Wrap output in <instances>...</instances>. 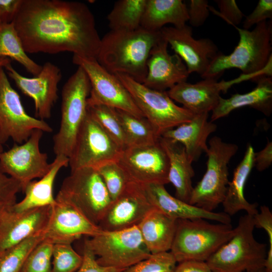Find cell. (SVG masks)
Returning <instances> with one entry per match:
<instances>
[{
  "mask_svg": "<svg viewBox=\"0 0 272 272\" xmlns=\"http://www.w3.org/2000/svg\"><path fill=\"white\" fill-rule=\"evenodd\" d=\"M90 91L89 78L84 69L78 66L61 91L60 127L53 138V152L56 156L70 157L79 130L88 113L87 100Z\"/></svg>",
  "mask_w": 272,
  "mask_h": 272,
  "instance_id": "obj_6",
  "label": "cell"
},
{
  "mask_svg": "<svg viewBox=\"0 0 272 272\" xmlns=\"http://www.w3.org/2000/svg\"><path fill=\"white\" fill-rule=\"evenodd\" d=\"M69 158L56 156L51 163L49 171L38 181H31L23 191L24 197L16 202L10 209L16 213L29 210L52 206L55 202L53 195V187L55 178L59 170L69 166Z\"/></svg>",
  "mask_w": 272,
  "mask_h": 272,
  "instance_id": "obj_28",
  "label": "cell"
},
{
  "mask_svg": "<svg viewBox=\"0 0 272 272\" xmlns=\"http://www.w3.org/2000/svg\"><path fill=\"white\" fill-rule=\"evenodd\" d=\"M160 32L175 54L185 61L189 74L196 73L201 77L220 53L218 47L210 39H194L191 28L187 25L179 28L164 26Z\"/></svg>",
  "mask_w": 272,
  "mask_h": 272,
  "instance_id": "obj_18",
  "label": "cell"
},
{
  "mask_svg": "<svg viewBox=\"0 0 272 272\" xmlns=\"http://www.w3.org/2000/svg\"><path fill=\"white\" fill-rule=\"evenodd\" d=\"M84 245L97 257L100 265L124 270L151 254L138 226L120 231L101 230L85 239Z\"/></svg>",
  "mask_w": 272,
  "mask_h": 272,
  "instance_id": "obj_10",
  "label": "cell"
},
{
  "mask_svg": "<svg viewBox=\"0 0 272 272\" xmlns=\"http://www.w3.org/2000/svg\"><path fill=\"white\" fill-rule=\"evenodd\" d=\"M238 150L237 145L226 143L215 136L209 142L207 170L193 187L190 205L213 212L222 204L229 180L228 164Z\"/></svg>",
  "mask_w": 272,
  "mask_h": 272,
  "instance_id": "obj_7",
  "label": "cell"
},
{
  "mask_svg": "<svg viewBox=\"0 0 272 272\" xmlns=\"http://www.w3.org/2000/svg\"><path fill=\"white\" fill-rule=\"evenodd\" d=\"M254 227L263 229L268 236L269 248L267 251L266 258H272V213L269 208L266 206L260 207L259 212L253 216Z\"/></svg>",
  "mask_w": 272,
  "mask_h": 272,
  "instance_id": "obj_44",
  "label": "cell"
},
{
  "mask_svg": "<svg viewBox=\"0 0 272 272\" xmlns=\"http://www.w3.org/2000/svg\"><path fill=\"white\" fill-rule=\"evenodd\" d=\"M12 23L27 53L71 52L97 59L101 38L84 3L23 0Z\"/></svg>",
  "mask_w": 272,
  "mask_h": 272,
  "instance_id": "obj_1",
  "label": "cell"
},
{
  "mask_svg": "<svg viewBox=\"0 0 272 272\" xmlns=\"http://www.w3.org/2000/svg\"><path fill=\"white\" fill-rule=\"evenodd\" d=\"M73 62L83 68L89 78L91 91L88 106L104 105L144 117L117 76L106 71L96 59L73 55Z\"/></svg>",
  "mask_w": 272,
  "mask_h": 272,
  "instance_id": "obj_12",
  "label": "cell"
},
{
  "mask_svg": "<svg viewBox=\"0 0 272 272\" xmlns=\"http://www.w3.org/2000/svg\"><path fill=\"white\" fill-rule=\"evenodd\" d=\"M210 6L207 0H190L187 7L190 24L195 27L202 26L210 15Z\"/></svg>",
  "mask_w": 272,
  "mask_h": 272,
  "instance_id": "obj_43",
  "label": "cell"
},
{
  "mask_svg": "<svg viewBox=\"0 0 272 272\" xmlns=\"http://www.w3.org/2000/svg\"><path fill=\"white\" fill-rule=\"evenodd\" d=\"M3 146H2V144L0 142V155H1V154L3 152Z\"/></svg>",
  "mask_w": 272,
  "mask_h": 272,
  "instance_id": "obj_52",
  "label": "cell"
},
{
  "mask_svg": "<svg viewBox=\"0 0 272 272\" xmlns=\"http://www.w3.org/2000/svg\"><path fill=\"white\" fill-rule=\"evenodd\" d=\"M159 141L169 159L168 180L175 188V197L189 203L193 188L192 178L194 176V171L192 162L181 144L161 136Z\"/></svg>",
  "mask_w": 272,
  "mask_h": 272,
  "instance_id": "obj_26",
  "label": "cell"
},
{
  "mask_svg": "<svg viewBox=\"0 0 272 272\" xmlns=\"http://www.w3.org/2000/svg\"><path fill=\"white\" fill-rule=\"evenodd\" d=\"M88 112L122 150L127 147L116 109L104 105L88 106Z\"/></svg>",
  "mask_w": 272,
  "mask_h": 272,
  "instance_id": "obj_34",
  "label": "cell"
},
{
  "mask_svg": "<svg viewBox=\"0 0 272 272\" xmlns=\"http://www.w3.org/2000/svg\"><path fill=\"white\" fill-rule=\"evenodd\" d=\"M35 129L51 132L52 128L44 120L26 112L20 96L11 86L4 67L0 68V142L3 144L11 138L22 144Z\"/></svg>",
  "mask_w": 272,
  "mask_h": 272,
  "instance_id": "obj_13",
  "label": "cell"
},
{
  "mask_svg": "<svg viewBox=\"0 0 272 272\" xmlns=\"http://www.w3.org/2000/svg\"><path fill=\"white\" fill-rule=\"evenodd\" d=\"M121 151L88 112L69 157V165L71 171L85 167L97 169L107 162L116 161Z\"/></svg>",
  "mask_w": 272,
  "mask_h": 272,
  "instance_id": "obj_11",
  "label": "cell"
},
{
  "mask_svg": "<svg viewBox=\"0 0 272 272\" xmlns=\"http://www.w3.org/2000/svg\"><path fill=\"white\" fill-rule=\"evenodd\" d=\"M272 163V143L267 141L265 147L254 153V166L259 172L267 169Z\"/></svg>",
  "mask_w": 272,
  "mask_h": 272,
  "instance_id": "obj_47",
  "label": "cell"
},
{
  "mask_svg": "<svg viewBox=\"0 0 272 272\" xmlns=\"http://www.w3.org/2000/svg\"><path fill=\"white\" fill-rule=\"evenodd\" d=\"M116 110L126 137L127 147L151 144L159 141L160 136L145 117H138Z\"/></svg>",
  "mask_w": 272,
  "mask_h": 272,
  "instance_id": "obj_33",
  "label": "cell"
},
{
  "mask_svg": "<svg viewBox=\"0 0 272 272\" xmlns=\"http://www.w3.org/2000/svg\"><path fill=\"white\" fill-rule=\"evenodd\" d=\"M234 233L231 224H212L203 219L177 220L170 252L178 263L207 261Z\"/></svg>",
  "mask_w": 272,
  "mask_h": 272,
  "instance_id": "obj_4",
  "label": "cell"
},
{
  "mask_svg": "<svg viewBox=\"0 0 272 272\" xmlns=\"http://www.w3.org/2000/svg\"><path fill=\"white\" fill-rule=\"evenodd\" d=\"M252 216H241L232 237L206 261L213 272H244L263 267L266 246L254 238Z\"/></svg>",
  "mask_w": 272,
  "mask_h": 272,
  "instance_id": "obj_5",
  "label": "cell"
},
{
  "mask_svg": "<svg viewBox=\"0 0 272 272\" xmlns=\"http://www.w3.org/2000/svg\"><path fill=\"white\" fill-rule=\"evenodd\" d=\"M154 207L141 185L130 182L123 192L112 200L98 226L115 231L137 227Z\"/></svg>",
  "mask_w": 272,
  "mask_h": 272,
  "instance_id": "obj_19",
  "label": "cell"
},
{
  "mask_svg": "<svg viewBox=\"0 0 272 272\" xmlns=\"http://www.w3.org/2000/svg\"><path fill=\"white\" fill-rule=\"evenodd\" d=\"M12 60L8 57H0V68L5 67L7 65L11 63Z\"/></svg>",
  "mask_w": 272,
  "mask_h": 272,
  "instance_id": "obj_50",
  "label": "cell"
},
{
  "mask_svg": "<svg viewBox=\"0 0 272 272\" xmlns=\"http://www.w3.org/2000/svg\"><path fill=\"white\" fill-rule=\"evenodd\" d=\"M188 20L187 7L181 0H147L141 27L159 31L167 24L183 27Z\"/></svg>",
  "mask_w": 272,
  "mask_h": 272,
  "instance_id": "obj_30",
  "label": "cell"
},
{
  "mask_svg": "<svg viewBox=\"0 0 272 272\" xmlns=\"http://www.w3.org/2000/svg\"><path fill=\"white\" fill-rule=\"evenodd\" d=\"M43 133L41 130L35 129L27 141L15 144L0 155V171L18 181L23 192L28 183L42 177L51 168L47 154L40 150Z\"/></svg>",
  "mask_w": 272,
  "mask_h": 272,
  "instance_id": "obj_14",
  "label": "cell"
},
{
  "mask_svg": "<svg viewBox=\"0 0 272 272\" xmlns=\"http://www.w3.org/2000/svg\"><path fill=\"white\" fill-rule=\"evenodd\" d=\"M147 0H119L107 16L112 31H132L141 28Z\"/></svg>",
  "mask_w": 272,
  "mask_h": 272,
  "instance_id": "obj_32",
  "label": "cell"
},
{
  "mask_svg": "<svg viewBox=\"0 0 272 272\" xmlns=\"http://www.w3.org/2000/svg\"><path fill=\"white\" fill-rule=\"evenodd\" d=\"M141 185L151 205L174 219H203L221 223H231L230 216L225 213L206 211L182 201L172 196L166 189L165 185L152 183Z\"/></svg>",
  "mask_w": 272,
  "mask_h": 272,
  "instance_id": "obj_23",
  "label": "cell"
},
{
  "mask_svg": "<svg viewBox=\"0 0 272 272\" xmlns=\"http://www.w3.org/2000/svg\"><path fill=\"white\" fill-rule=\"evenodd\" d=\"M43 233L34 235L0 253V272H22L31 251L44 239Z\"/></svg>",
  "mask_w": 272,
  "mask_h": 272,
  "instance_id": "obj_35",
  "label": "cell"
},
{
  "mask_svg": "<svg viewBox=\"0 0 272 272\" xmlns=\"http://www.w3.org/2000/svg\"><path fill=\"white\" fill-rule=\"evenodd\" d=\"M53 244L40 242L28 256L22 272H51Z\"/></svg>",
  "mask_w": 272,
  "mask_h": 272,
  "instance_id": "obj_38",
  "label": "cell"
},
{
  "mask_svg": "<svg viewBox=\"0 0 272 272\" xmlns=\"http://www.w3.org/2000/svg\"><path fill=\"white\" fill-rule=\"evenodd\" d=\"M4 68L22 92L33 99L36 116L41 120L49 118L58 98V85L62 77L60 69L46 62L36 76L27 78L19 74L11 63Z\"/></svg>",
  "mask_w": 272,
  "mask_h": 272,
  "instance_id": "obj_17",
  "label": "cell"
},
{
  "mask_svg": "<svg viewBox=\"0 0 272 272\" xmlns=\"http://www.w3.org/2000/svg\"><path fill=\"white\" fill-rule=\"evenodd\" d=\"M254 81L256 86L249 92L233 94L227 99L220 97L218 104L212 110L211 121L214 122L243 107L252 108L270 116L272 112V78L261 76Z\"/></svg>",
  "mask_w": 272,
  "mask_h": 272,
  "instance_id": "obj_25",
  "label": "cell"
},
{
  "mask_svg": "<svg viewBox=\"0 0 272 272\" xmlns=\"http://www.w3.org/2000/svg\"><path fill=\"white\" fill-rule=\"evenodd\" d=\"M176 262L170 252L151 254L123 272H172Z\"/></svg>",
  "mask_w": 272,
  "mask_h": 272,
  "instance_id": "obj_39",
  "label": "cell"
},
{
  "mask_svg": "<svg viewBox=\"0 0 272 272\" xmlns=\"http://www.w3.org/2000/svg\"><path fill=\"white\" fill-rule=\"evenodd\" d=\"M272 18V1L259 0L251 13L245 17L243 29L248 30L266 19Z\"/></svg>",
  "mask_w": 272,
  "mask_h": 272,
  "instance_id": "obj_42",
  "label": "cell"
},
{
  "mask_svg": "<svg viewBox=\"0 0 272 272\" xmlns=\"http://www.w3.org/2000/svg\"><path fill=\"white\" fill-rule=\"evenodd\" d=\"M267 72L244 75L230 81L218 82V77L205 78L195 84L183 82L176 84L167 92L169 96L194 114L209 113L218 104L220 93H226L231 86L243 81H254Z\"/></svg>",
  "mask_w": 272,
  "mask_h": 272,
  "instance_id": "obj_16",
  "label": "cell"
},
{
  "mask_svg": "<svg viewBox=\"0 0 272 272\" xmlns=\"http://www.w3.org/2000/svg\"><path fill=\"white\" fill-rule=\"evenodd\" d=\"M55 199L71 204L97 226L112 201L101 177L91 167L71 171Z\"/></svg>",
  "mask_w": 272,
  "mask_h": 272,
  "instance_id": "obj_8",
  "label": "cell"
},
{
  "mask_svg": "<svg viewBox=\"0 0 272 272\" xmlns=\"http://www.w3.org/2000/svg\"><path fill=\"white\" fill-rule=\"evenodd\" d=\"M115 75L159 136L168 130L190 121L195 115L175 104L167 91L147 87L124 74Z\"/></svg>",
  "mask_w": 272,
  "mask_h": 272,
  "instance_id": "obj_9",
  "label": "cell"
},
{
  "mask_svg": "<svg viewBox=\"0 0 272 272\" xmlns=\"http://www.w3.org/2000/svg\"><path fill=\"white\" fill-rule=\"evenodd\" d=\"M20 191L22 186L18 181L0 171V202L13 206Z\"/></svg>",
  "mask_w": 272,
  "mask_h": 272,
  "instance_id": "obj_41",
  "label": "cell"
},
{
  "mask_svg": "<svg viewBox=\"0 0 272 272\" xmlns=\"http://www.w3.org/2000/svg\"><path fill=\"white\" fill-rule=\"evenodd\" d=\"M101 230L74 206L55 200L43 233V240L53 244H72L83 236H95Z\"/></svg>",
  "mask_w": 272,
  "mask_h": 272,
  "instance_id": "obj_20",
  "label": "cell"
},
{
  "mask_svg": "<svg viewBox=\"0 0 272 272\" xmlns=\"http://www.w3.org/2000/svg\"><path fill=\"white\" fill-rule=\"evenodd\" d=\"M177 220L154 208L138 226L142 239L151 254L170 250Z\"/></svg>",
  "mask_w": 272,
  "mask_h": 272,
  "instance_id": "obj_27",
  "label": "cell"
},
{
  "mask_svg": "<svg viewBox=\"0 0 272 272\" xmlns=\"http://www.w3.org/2000/svg\"><path fill=\"white\" fill-rule=\"evenodd\" d=\"M245 272H264V268L263 267L258 268H256V269H252L250 270H248Z\"/></svg>",
  "mask_w": 272,
  "mask_h": 272,
  "instance_id": "obj_51",
  "label": "cell"
},
{
  "mask_svg": "<svg viewBox=\"0 0 272 272\" xmlns=\"http://www.w3.org/2000/svg\"><path fill=\"white\" fill-rule=\"evenodd\" d=\"M12 206L5 203L0 202V223L7 212L10 210Z\"/></svg>",
  "mask_w": 272,
  "mask_h": 272,
  "instance_id": "obj_49",
  "label": "cell"
},
{
  "mask_svg": "<svg viewBox=\"0 0 272 272\" xmlns=\"http://www.w3.org/2000/svg\"><path fill=\"white\" fill-rule=\"evenodd\" d=\"M234 27L240 37L237 45L228 55L220 53L201 77H217L232 68L240 70L244 75L260 72L272 74L271 23L263 21L251 31Z\"/></svg>",
  "mask_w": 272,
  "mask_h": 272,
  "instance_id": "obj_3",
  "label": "cell"
},
{
  "mask_svg": "<svg viewBox=\"0 0 272 272\" xmlns=\"http://www.w3.org/2000/svg\"><path fill=\"white\" fill-rule=\"evenodd\" d=\"M83 261L80 268L76 272H123L124 270L104 266L100 265L96 261V257L92 251L84 245Z\"/></svg>",
  "mask_w": 272,
  "mask_h": 272,
  "instance_id": "obj_45",
  "label": "cell"
},
{
  "mask_svg": "<svg viewBox=\"0 0 272 272\" xmlns=\"http://www.w3.org/2000/svg\"><path fill=\"white\" fill-rule=\"evenodd\" d=\"M51 206L22 212L10 210L0 223V253L38 234L44 232L49 221Z\"/></svg>",
  "mask_w": 272,
  "mask_h": 272,
  "instance_id": "obj_22",
  "label": "cell"
},
{
  "mask_svg": "<svg viewBox=\"0 0 272 272\" xmlns=\"http://www.w3.org/2000/svg\"><path fill=\"white\" fill-rule=\"evenodd\" d=\"M254 153L252 146L248 145L243 159L235 168L232 179L228 183L222 205L224 212L230 216L240 211L252 216L258 212V204L249 202L244 195L245 185L254 166Z\"/></svg>",
  "mask_w": 272,
  "mask_h": 272,
  "instance_id": "obj_29",
  "label": "cell"
},
{
  "mask_svg": "<svg viewBox=\"0 0 272 272\" xmlns=\"http://www.w3.org/2000/svg\"><path fill=\"white\" fill-rule=\"evenodd\" d=\"M219 11L210 6V11L214 13L233 26L240 24L245 15L240 10L235 0H216Z\"/></svg>",
  "mask_w": 272,
  "mask_h": 272,
  "instance_id": "obj_40",
  "label": "cell"
},
{
  "mask_svg": "<svg viewBox=\"0 0 272 272\" xmlns=\"http://www.w3.org/2000/svg\"><path fill=\"white\" fill-rule=\"evenodd\" d=\"M172 272H213L206 261L186 260L179 262Z\"/></svg>",
  "mask_w": 272,
  "mask_h": 272,
  "instance_id": "obj_48",
  "label": "cell"
},
{
  "mask_svg": "<svg viewBox=\"0 0 272 272\" xmlns=\"http://www.w3.org/2000/svg\"><path fill=\"white\" fill-rule=\"evenodd\" d=\"M96 169L101 177L112 200L119 196L131 182L116 161L107 162Z\"/></svg>",
  "mask_w": 272,
  "mask_h": 272,
  "instance_id": "obj_36",
  "label": "cell"
},
{
  "mask_svg": "<svg viewBox=\"0 0 272 272\" xmlns=\"http://www.w3.org/2000/svg\"><path fill=\"white\" fill-rule=\"evenodd\" d=\"M208 117L209 113L195 114L190 121L168 130L161 136L181 144L190 161H196L203 152L207 153V139L217 128L208 120Z\"/></svg>",
  "mask_w": 272,
  "mask_h": 272,
  "instance_id": "obj_24",
  "label": "cell"
},
{
  "mask_svg": "<svg viewBox=\"0 0 272 272\" xmlns=\"http://www.w3.org/2000/svg\"><path fill=\"white\" fill-rule=\"evenodd\" d=\"M116 162L131 182L140 185L169 183V159L159 141L127 147L121 151Z\"/></svg>",
  "mask_w": 272,
  "mask_h": 272,
  "instance_id": "obj_15",
  "label": "cell"
},
{
  "mask_svg": "<svg viewBox=\"0 0 272 272\" xmlns=\"http://www.w3.org/2000/svg\"><path fill=\"white\" fill-rule=\"evenodd\" d=\"M2 57L16 60L34 76L42 69V65L27 55L13 23L0 22V57Z\"/></svg>",
  "mask_w": 272,
  "mask_h": 272,
  "instance_id": "obj_31",
  "label": "cell"
},
{
  "mask_svg": "<svg viewBox=\"0 0 272 272\" xmlns=\"http://www.w3.org/2000/svg\"><path fill=\"white\" fill-rule=\"evenodd\" d=\"M168 44L162 38L152 48L147 61V75L142 83L150 88L166 91L177 84L186 82L189 74L182 59L171 55Z\"/></svg>",
  "mask_w": 272,
  "mask_h": 272,
  "instance_id": "obj_21",
  "label": "cell"
},
{
  "mask_svg": "<svg viewBox=\"0 0 272 272\" xmlns=\"http://www.w3.org/2000/svg\"><path fill=\"white\" fill-rule=\"evenodd\" d=\"M83 261L71 244H53L51 272H76Z\"/></svg>",
  "mask_w": 272,
  "mask_h": 272,
  "instance_id": "obj_37",
  "label": "cell"
},
{
  "mask_svg": "<svg viewBox=\"0 0 272 272\" xmlns=\"http://www.w3.org/2000/svg\"><path fill=\"white\" fill-rule=\"evenodd\" d=\"M23 0H0V22L11 23L15 18Z\"/></svg>",
  "mask_w": 272,
  "mask_h": 272,
  "instance_id": "obj_46",
  "label": "cell"
},
{
  "mask_svg": "<svg viewBox=\"0 0 272 272\" xmlns=\"http://www.w3.org/2000/svg\"><path fill=\"white\" fill-rule=\"evenodd\" d=\"M161 39L160 31L142 27L132 31L110 30L101 38L97 60L111 74H124L143 83L150 51Z\"/></svg>",
  "mask_w": 272,
  "mask_h": 272,
  "instance_id": "obj_2",
  "label": "cell"
}]
</instances>
